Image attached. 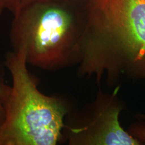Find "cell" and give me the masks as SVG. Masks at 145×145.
<instances>
[{"mask_svg": "<svg viewBox=\"0 0 145 145\" xmlns=\"http://www.w3.org/2000/svg\"><path fill=\"white\" fill-rule=\"evenodd\" d=\"M3 68L0 66V124L2 123L5 116V108L11 91V87L5 80Z\"/></svg>", "mask_w": 145, "mask_h": 145, "instance_id": "6", "label": "cell"}, {"mask_svg": "<svg viewBox=\"0 0 145 145\" xmlns=\"http://www.w3.org/2000/svg\"><path fill=\"white\" fill-rule=\"evenodd\" d=\"M120 109L111 105L100 106L87 122L78 126L65 124L70 145H139L119 124Z\"/></svg>", "mask_w": 145, "mask_h": 145, "instance_id": "4", "label": "cell"}, {"mask_svg": "<svg viewBox=\"0 0 145 145\" xmlns=\"http://www.w3.org/2000/svg\"><path fill=\"white\" fill-rule=\"evenodd\" d=\"M91 66L108 78L145 62V0H108L83 35Z\"/></svg>", "mask_w": 145, "mask_h": 145, "instance_id": "3", "label": "cell"}, {"mask_svg": "<svg viewBox=\"0 0 145 145\" xmlns=\"http://www.w3.org/2000/svg\"><path fill=\"white\" fill-rule=\"evenodd\" d=\"M5 3L6 0H0V14H2L3 10L6 9Z\"/></svg>", "mask_w": 145, "mask_h": 145, "instance_id": "8", "label": "cell"}, {"mask_svg": "<svg viewBox=\"0 0 145 145\" xmlns=\"http://www.w3.org/2000/svg\"><path fill=\"white\" fill-rule=\"evenodd\" d=\"M23 50L7 54L4 62L12 84L0 124V145H55L62 138L68 114L62 100L38 90Z\"/></svg>", "mask_w": 145, "mask_h": 145, "instance_id": "2", "label": "cell"}, {"mask_svg": "<svg viewBox=\"0 0 145 145\" xmlns=\"http://www.w3.org/2000/svg\"><path fill=\"white\" fill-rule=\"evenodd\" d=\"M137 132L138 137L145 142V128H141L138 129Z\"/></svg>", "mask_w": 145, "mask_h": 145, "instance_id": "7", "label": "cell"}, {"mask_svg": "<svg viewBox=\"0 0 145 145\" xmlns=\"http://www.w3.org/2000/svg\"><path fill=\"white\" fill-rule=\"evenodd\" d=\"M89 11L55 1H38L14 14L10 40L14 51L23 50L26 62L54 71L76 63L79 42Z\"/></svg>", "mask_w": 145, "mask_h": 145, "instance_id": "1", "label": "cell"}, {"mask_svg": "<svg viewBox=\"0 0 145 145\" xmlns=\"http://www.w3.org/2000/svg\"><path fill=\"white\" fill-rule=\"evenodd\" d=\"M38 1H55L69 3L92 12L101 9L108 0H6V9L15 14L22 7L30 2Z\"/></svg>", "mask_w": 145, "mask_h": 145, "instance_id": "5", "label": "cell"}]
</instances>
